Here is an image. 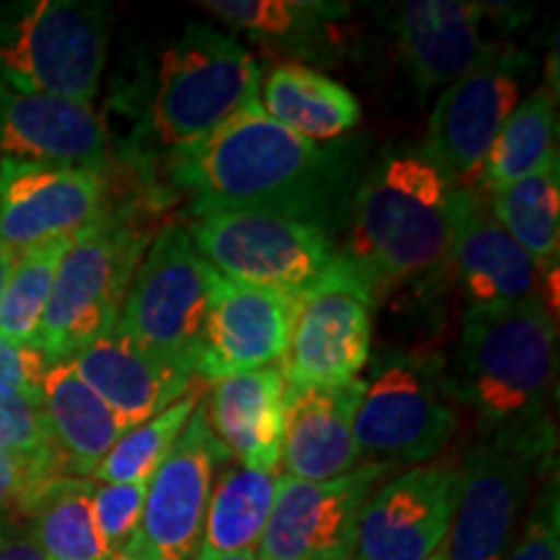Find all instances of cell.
<instances>
[{
    "mask_svg": "<svg viewBox=\"0 0 560 560\" xmlns=\"http://www.w3.org/2000/svg\"><path fill=\"white\" fill-rule=\"evenodd\" d=\"M374 296L359 272L335 262L296 296L280 376L291 387H327L359 380L369 366Z\"/></svg>",
    "mask_w": 560,
    "mask_h": 560,
    "instance_id": "cell-11",
    "label": "cell"
},
{
    "mask_svg": "<svg viewBox=\"0 0 560 560\" xmlns=\"http://www.w3.org/2000/svg\"><path fill=\"white\" fill-rule=\"evenodd\" d=\"M278 478L276 470L244 467L240 462L226 467L210 490L200 548L255 552L268 527Z\"/></svg>",
    "mask_w": 560,
    "mask_h": 560,
    "instance_id": "cell-27",
    "label": "cell"
},
{
    "mask_svg": "<svg viewBox=\"0 0 560 560\" xmlns=\"http://www.w3.org/2000/svg\"><path fill=\"white\" fill-rule=\"evenodd\" d=\"M363 380L327 387L285 384L280 462L285 475L306 482L335 480L363 465L353 423Z\"/></svg>",
    "mask_w": 560,
    "mask_h": 560,
    "instance_id": "cell-20",
    "label": "cell"
},
{
    "mask_svg": "<svg viewBox=\"0 0 560 560\" xmlns=\"http://www.w3.org/2000/svg\"><path fill=\"white\" fill-rule=\"evenodd\" d=\"M431 560H450V556H446V548H444V550H439L436 556H433Z\"/></svg>",
    "mask_w": 560,
    "mask_h": 560,
    "instance_id": "cell-41",
    "label": "cell"
},
{
    "mask_svg": "<svg viewBox=\"0 0 560 560\" xmlns=\"http://www.w3.org/2000/svg\"><path fill=\"white\" fill-rule=\"evenodd\" d=\"M395 470L363 462L335 480L306 482L280 475L257 560H353L363 503Z\"/></svg>",
    "mask_w": 560,
    "mask_h": 560,
    "instance_id": "cell-14",
    "label": "cell"
},
{
    "mask_svg": "<svg viewBox=\"0 0 560 560\" xmlns=\"http://www.w3.org/2000/svg\"><path fill=\"white\" fill-rule=\"evenodd\" d=\"M208 312L195 359V376L219 382L283 359L296 296L236 283L206 270Z\"/></svg>",
    "mask_w": 560,
    "mask_h": 560,
    "instance_id": "cell-17",
    "label": "cell"
},
{
    "mask_svg": "<svg viewBox=\"0 0 560 560\" xmlns=\"http://www.w3.org/2000/svg\"><path fill=\"white\" fill-rule=\"evenodd\" d=\"M260 107L285 130L330 143L361 122V104L342 83L304 62H280L260 81Z\"/></svg>",
    "mask_w": 560,
    "mask_h": 560,
    "instance_id": "cell-25",
    "label": "cell"
},
{
    "mask_svg": "<svg viewBox=\"0 0 560 560\" xmlns=\"http://www.w3.org/2000/svg\"><path fill=\"white\" fill-rule=\"evenodd\" d=\"M195 560H257V558L255 552H213V550L200 548Z\"/></svg>",
    "mask_w": 560,
    "mask_h": 560,
    "instance_id": "cell-39",
    "label": "cell"
},
{
    "mask_svg": "<svg viewBox=\"0 0 560 560\" xmlns=\"http://www.w3.org/2000/svg\"><path fill=\"white\" fill-rule=\"evenodd\" d=\"M454 270L467 312H490L540 296L542 270L511 240L478 187H454L452 249Z\"/></svg>",
    "mask_w": 560,
    "mask_h": 560,
    "instance_id": "cell-18",
    "label": "cell"
},
{
    "mask_svg": "<svg viewBox=\"0 0 560 560\" xmlns=\"http://www.w3.org/2000/svg\"><path fill=\"white\" fill-rule=\"evenodd\" d=\"M0 450L24 459L47 462L68 475L42 408V395L0 387Z\"/></svg>",
    "mask_w": 560,
    "mask_h": 560,
    "instance_id": "cell-33",
    "label": "cell"
},
{
    "mask_svg": "<svg viewBox=\"0 0 560 560\" xmlns=\"http://www.w3.org/2000/svg\"><path fill=\"white\" fill-rule=\"evenodd\" d=\"M112 9L94 0H0V83L94 104Z\"/></svg>",
    "mask_w": 560,
    "mask_h": 560,
    "instance_id": "cell-6",
    "label": "cell"
},
{
    "mask_svg": "<svg viewBox=\"0 0 560 560\" xmlns=\"http://www.w3.org/2000/svg\"><path fill=\"white\" fill-rule=\"evenodd\" d=\"M202 402L210 431L240 465L278 472L285 410V382L278 366L210 382Z\"/></svg>",
    "mask_w": 560,
    "mask_h": 560,
    "instance_id": "cell-23",
    "label": "cell"
},
{
    "mask_svg": "<svg viewBox=\"0 0 560 560\" xmlns=\"http://www.w3.org/2000/svg\"><path fill=\"white\" fill-rule=\"evenodd\" d=\"M452 182L423 153H397L371 170L350 202L340 257L371 296L431 280L450 265Z\"/></svg>",
    "mask_w": 560,
    "mask_h": 560,
    "instance_id": "cell-2",
    "label": "cell"
},
{
    "mask_svg": "<svg viewBox=\"0 0 560 560\" xmlns=\"http://www.w3.org/2000/svg\"><path fill=\"white\" fill-rule=\"evenodd\" d=\"M556 454L550 416L480 433L459 470L450 560H503L532 493L558 472Z\"/></svg>",
    "mask_w": 560,
    "mask_h": 560,
    "instance_id": "cell-5",
    "label": "cell"
},
{
    "mask_svg": "<svg viewBox=\"0 0 560 560\" xmlns=\"http://www.w3.org/2000/svg\"><path fill=\"white\" fill-rule=\"evenodd\" d=\"M503 560H560L558 472L537 488L520 537L509 545Z\"/></svg>",
    "mask_w": 560,
    "mask_h": 560,
    "instance_id": "cell-35",
    "label": "cell"
},
{
    "mask_svg": "<svg viewBox=\"0 0 560 560\" xmlns=\"http://www.w3.org/2000/svg\"><path fill=\"white\" fill-rule=\"evenodd\" d=\"M94 482L60 475L32 490L19 520L50 560H115L94 520Z\"/></svg>",
    "mask_w": 560,
    "mask_h": 560,
    "instance_id": "cell-26",
    "label": "cell"
},
{
    "mask_svg": "<svg viewBox=\"0 0 560 560\" xmlns=\"http://www.w3.org/2000/svg\"><path fill=\"white\" fill-rule=\"evenodd\" d=\"M13 260H16V255H13L11 249H5L3 244H0V296H3L5 280H9V276H11Z\"/></svg>",
    "mask_w": 560,
    "mask_h": 560,
    "instance_id": "cell-40",
    "label": "cell"
},
{
    "mask_svg": "<svg viewBox=\"0 0 560 560\" xmlns=\"http://www.w3.org/2000/svg\"><path fill=\"white\" fill-rule=\"evenodd\" d=\"M151 480L138 482H104L94 488V520L112 558H120L136 535L143 516L145 495Z\"/></svg>",
    "mask_w": 560,
    "mask_h": 560,
    "instance_id": "cell-34",
    "label": "cell"
},
{
    "mask_svg": "<svg viewBox=\"0 0 560 560\" xmlns=\"http://www.w3.org/2000/svg\"><path fill=\"white\" fill-rule=\"evenodd\" d=\"M206 270L185 226H161L140 257L115 332L195 374L208 312Z\"/></svg>",
    "mask_w": 560,
    "mask_h": 560,
    "instance_id": "cell-10",
    "label": "cell"
},
{
    "mask_svg": "<svg viewBox=\"0 0 560 560\" xmlns=\"http://www.w3.org/2000/svg\"><path fill=\"white\" fill-rule=\"evenodd\" d=\"M446 363L433 353L387 350L371 363L353 436L363 462L429 465L457 431Z\"/></svg>",
    "mask_w": 560,
    "mask_h": 560,
    "instance_id": "cell-8",
    "label": "cell"
},
{
    "mask_svg": "<svg viewBox=\"0 0 560 560\" xmlns=\"http://www.w3.org/2000/svg\"><path fill=\"white\" fill-rule=\"evenodd\" d=\"M149 242V231L130 210L109 202L100 219L70 240L32 348L47 361H66L107 335Z\"/></svg>",
    "mask_w": 560,
    "mask_h": 560,
    "instance_id": "cell-7",
    "label": "cell"
},
{
    "mask_svg": "<svg viewBox=\"0 0 560 560\" xmlns=\"http://www.w3.org/2000/svg\"><path fill=\"white\" fill-rule=\"evenodd\" d=\"M342 153L285 130L252 100L200 143L172 153L166 177L190 195V215L260 208L325 223L342 187Z\"/></svg>",
    "mask_w": 560,
    "mask_h": 560,
    "instance_id": "cell-1",
    "label": "cell"
},
{
    "mask_svg": "<svg viewBox=\"0 0 560 560\" xmlns=\"http://www.w3.org/2000/svg\"><path fill=\"white\" fill-rule=\"evenodd\" d=\"M0 560H50L24 520L11 516L0 522Z\"/></svg>",
    "mask_w": 560,
    "mask_h": 560,
    "instance_id": "cell-38",
    "label": "cell"
},
{
    "mask_svg": "<svg viewBox=\"0 0 560 560\" xmlns=\"http://www.w3.org/2000/svg\"><path fill=\"white\" fill-rule=\"evenodd\" d=\"M558 159V112L550 91L527 94L490 145L478 190L493 192Z\"/></svg>",
    "mask_w": 560,
    "mask_h": 560,
    "instance_id": "cell-28",
    "label": "cell"
},
{
    "mask_svg": "<svg viewBox=\"0 0 560 560\" xmlns=\"http://www.w3.org/2000/svg\"><path fill=\"white\" fill-rule=\"evenodd\" d=\"M50 361L30 346L0 338V387L42 395V380Z\"/></svg>",
    "mask_w": 560,
    "mask_h": 560,
    "instance_id": "cell-37",
    "label": "cell"
},
{
    "mask_svg": "<svg viewBox=\"0 0 560 560\" xmlns=\"http://www.w3.org/2000/svg\"><path fill=\"white\" fill-rule=\"evenodd\" d=\"M70 240H55L19 252L0 296V338L32 348Z\"/></svg>",
    "mask_w": 560,
    "mask_h": 560,
    "instance_id": "cell-31",
    "label": "cell"
},
{
    "mask_svg": "<svg viewBox=\"0 0 560 560\" xmlns=\"http://www.w3.org/2000/svg\"><path fill=\"white\" fill-rule=\"evenodd\" d=\"M187 234L219 276L299 296L338 257L330 231L306 215L223 208L190 215Z\"/></svg>",
    "mask_w": 560,
    "mask_h": 560,
    "instance_id": "cell-9",
    "label": "cell"
},
{
    "mask_svg": "<svg viewBox=\"0 0 560 560\" xmlns=\"http://www.w3.org/2000/svg\"><path fill=\"white\" fill-rule=\"evenodd\" d=\"M42 408L66 472L91 478L125 429L68 361H50L42 380Z\"/></svg>",
    "mask_w": 560,
    "mask_h": 560,
    "instance_id": "cell-24",
    "label": "cell"
},
{
    "mask_svg": "<svg viewBox=\"0 0 560 560\" xmlns=\"http://www.w3.org/2000/svg\"><path fill=\"white\" fill-rule=\"evenodd\" d=\"M229 457L210 431L206 402H198L174 450L151 475L143 516L117 560H195L215 482V467Z\"/></svg>",
    "mask_w": 560,
    "mask_h": 560,
    "instance_id": "cell-13",
    "label": "cell"
},
{
    "mask_svg": "<svg viewBox=\"0 0 560 560\" xmlns=\"http://www.w3.org/2000/svg\"><path fill=\"white\" fill-rule=\"evenodd\" d=\"M107 208V172L45 161H0V244L13 255L70 240Z\"/></svg>",
    "mask_w": 560,
    "mask_h": 560,
    "instance_id": "cell-15",
    "label": "cell"
},
{
    "mask_svg": "<svg viewBox=\"0 0 560 560\" xmlns=\"http://www.w3.org/2000/svg\"><path fill=\"white\" fill-rule=\"evenodd\" d=\"M0 161H45L107 172V125L94 104L0 83Z\"/></svg>",
    "mask_w": 560,
    "mask_h": 560,
    "instance_id": "cell-19",
    "label": "cell"
},
{
    "mask_svg": "<svg viewBox=\"0 0 560 560\" xmlns=\"http://www.w3.org/2000/svg\"><path fill=\"white\" fill-rule=\"evenodd\" d=\"M260 81V66L240 39L219 26L187 24L161 52L140 136L170 156L190 149L257 100Z\"/></svg>",
    "mask_w": 560,
    "mask_h": 560,
    "instance_id": "cell-4",
    "label": "cell"
},
{
    "mask_svg": "<svg viewBox=\"0 0 560 560\" xmlns=\"http://www.w3.org/2000/svg\"><path fill=\"white\" fill-rule=\"evenodd\" d=\"M457 495L459 470L444 462L384 480L359 514L353 560H431L450 540Z\"/></svg>",
    "mask_w": 560,
    "mask_h": 560,
    "instance_id": "cell-16",
    "label": "cell"
},
{
    "mask_svg": "<svg viewBox=\"0 0 560 560\" xmlns=\"http://www.w3.org/2000/svg\"><path fill=\"white\" fill-rule=\"evenodd\" d=\"M60 475V467L0 450V522L19 516L21 503L30 499L32 490Z\"/></svg>",
    "mask_w": 560,
    "mask_h": 560,
    "instance_id": "cell-36",
    "label": "cell"
},
{
    "mask_svg": "<svg viewBox=\"0 0 560 560\" xmlns=\"http://www.w3.org/2000/svg\"><path fill=\"white\" fill-rule=\"evenodd\" d=\"M104 405L115 412L125 431L172 408L195 389L198 376L170 363L136 342L125 340L115 327L66 359Z\"/></svg>",
    "mask_w": 560,
    "mask_h": 560,
    "instance_id": "cell-21",
    "label": "cell"
},
{
    "mask_svg": "<svg viewBox=\"0 0 560 560\" xmlns=\"http://www.w3.org/2000/svg\"><path fill=\"white\" fill-rule=\"evenodd\" d=\"M486 3L475 0H408L395 13L402 62L420 94L446 89L482 60Z\"/></svg>",
    "mask_w": 560,
    "mask_h": 560,
    "instance_id": "cell-22",
    "label": "cell"
},
{
    "mask_svg": "<svg viewBox=\"0 0 560 560\" xmlns=\"http://www.w3.org/2000/svg\"><path fill=\"white\" fill-rule=\"evenodd\" d=\"M202 397L198 392L182 397L179 402H174L172 408L161 410L159 416H153L145 423L136 425V429L125 431L120 439L115 441V446L107 452L96 470L91 472V480L100 482H138V480H151V475L159 470L161 462L166 459V454L174 450L177 439L185 431V425L190 423L195 408Z\"/></svg>",
    "mask_w": 560,
    "mask_h": 560,
    "instance_id": "cell-32",
    "label": "cell"
},
{
    "mask_svg": "<svg viewBox=\"0 0 560 560\" xmlns=\"http://www.w3.org/2000/svg\"><path fill=\"white\" fill-rule=\"evenodd\" d=\"M488 202L501 226L537 262V268L542 272L556 268L560 249L558 159L535 174L488 192Z\"/></svg>",
    "mask_w": 560,
    "mask_h": 560,
    "instance_id": "cell-29",
    "label": "cell"
},
{
    "mask_svg": "<svg viewBox=\"0 0 560 560\" xmlns=\"http://www.w3.org/2000/svg\"><path fill=\"white\" fill-rule=\"evenodd\" d=\"M200 9L252 39L283 47H306L325 32L327 19L346 13V5L306 0H202Z\"/></svg>",
    "mask_w": 560,
    "mask_h": 560,
    "instance_id": "cell-30",
    "label": "cell"
},
{
    "mask_svg": "<svg viewBox=\"0 0 560 560\" xmlns=\"http://www.w3.org/2000/svg\"><path fill=\"white\" fill-rule=\"evenodd\" d=\"M558 371V322L542 296L490 312H465L450 387L475 412L480 433L550 416Z\"/></svg>",
    "mask_w": 560,
    "mask_h": 560,
    "instance_id": "cell-3",
    "label": "cell"
},
{
    "mask_svg": "<svg viewBox=\"0 0 560 560\" xmlns=\"http://www.w3.org/2000/svg\"><path fill=\"white\" fill-rule=\"evenodd\" d=\"M529 75V52L514 45H488L470 73L441 89L423 156L452 187H478L490 145L524 100Z\"/></svg>",
    "mask_w": 560,
    "mask_h": 560,
    "instance_id": "cell-12",
    "label": "cell"
}]
</instances>
